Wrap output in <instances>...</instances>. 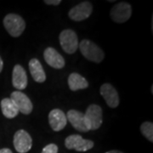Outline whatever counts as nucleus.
Instances as JSON below:
<instances>
[{
    "label": "nucleus",
    "mask_w": 153,
    "mask_h": 153,
    "mask_svg": "<svg viewBox=\"0 0 153 153\" xmlns=\"http://www.w3.org/2000/svg\"><path fill=\"white\" fill-rule=\"evenodd\" d=\"M28 79L27 72L21 65H16L12 71V84L16 89L23 90L27 87Z\"/></svg>",
    "instance_id": "13"
},
{
    "label": "nucleus",
    "mask_w": 153,
    "mask_h": 153,
    "mask_svg": "<svg viewBox=\"0 0 153 153\" xmlns=\"http://www.w3.org/2000/svg\"><path fill=\"white\" fill-rule=\"evenodd\" d=\"M78 48L80 49L82 55L87 60L93 61L94 63L102 62L105 58L103 50L99 47L97 44L88 39H83L79 44Z\"/></svg>",
    "instance_id": "1"
},
{
    "label": "nucleus",
    "mask_w": 153,
    "mask_h": 153,
    "mask_svg": "<svg viewBox=\"0 0 153 153\" xmlns=\"http://www.w3.org/2000/svg\"><path fill=\"white\" fill-rule=\"evenodd\" d=\"M3 67H4V61L2 60V58L0 57V73H1V71L3 70Z\"/></svg>",
    "instance_id": "22"
},
{
    "label": "nucleus",
    "mask_w": 153,
    "mask_h": 153,
    "mask_svg": "<svg viewBox=\"0 0 153 153\" xmlns=\"http://www.w3.org/2000/svg\"><path fill=\"white\" fill-rule=\"evenodd\" d=\"M0 153H13L12 151L9 148H3V149H0Z\"/></svg>",
    "instance_id": "21"
},
{
    "label": "nucleus",
    "mask_w": 153,
    "mask_h": 153,
    "mask_svg": "<svg viewBox=\"0 0 153 153\" xmlns=\"http://www.w3.org/2000/svg\"><path fill=\"white\" fill-rule=\"evenodd\" d=\"M44 3L48 5H59L61 1L60 0H45Z\"/></svg>",
    "instance_id": "20"
},
{
    "label": "nucleus",
    "mask_w": 153,
    "mask_h": 153,
    "mask_svg": "<svg viewBox=\"0 0 153 153\" xmlns=\"http://www.w3.org/2000/svg\"><path fill=\"white\" fill-rule=\"evenodd\" d=\"M66 116L67 120L70 122L71 126L77 131L82 132V133H86L88 131L84 119V114L82 112L76 110H70L68 111Z\"/></svg>",
    "instance_id": "14"
},
{
    "label": "nucleus",
    "mask_w": 153,
    "mask_h": 153,
    "mask_svg": "<svg viewBox=\"0 0 153 153\" xmlns=\"http://www.w3.org/2000/svg\"><path fill=\"white\" fill-rule=\"evenodd\" d=\"M131 15V5L126 2H120L115 4L110 11L111 18L116 23H124L129 20Z\"/></svg>",
    "instance_id": "6"
},
{
    "label": "nucleus",
    "mask_w": 153,
    "mask_h": 153,
    "mask_svg": "<svg viewBox=\"0 0 153 153\" xmlns=\"http://www.w3.org/2000/svg\"><path fill=\"white\" fill-rule=\"evenodd\" d=\"M67 82L71 91H77L88 87V82L87 79L76 72H72L69 75Z\"/></svg>",
    "instance_id": "16"
},
{
    "label": "nucleus",
    "mask_w": 153,
    "mask_h": 153,
    "mask_svg": "<svg viewBox=\"0 0 153 153\" xmlns=\"http://www.w3.org/2000/svg\"><path fill=\"white\" fill-rule=\"evenodd\" d=\"M84 114V119L88 131L97 130L103 123L102 109L98 105L92 104L88 106Z\"/></svg>",
    "instance_id": "3"
},
{
    "label": "nucleus",
    "mask_w": 153,
    "mask_h": 153,
    "mask_svg": "<svg viewBox=\"0 0 153 153\" xmlns=\"http://www.w3.org/2000/svg\"><path fill=\"white\" fill-rule=\"evenodd\" d=\"M13 144L17 152L27 153L32 149L33 139L26 130L20 129L14 135Z\"/></svg>",
    "instance_id": "8"
},
{
    "label": "nucleus",
    "mask_w": 153,
    "mask_h": 153,
    "mask_svg": "<svg viewBox=\"0 0 153 153\" xmlns=\"http://www.w3.org/2000/svg\"><path fill=\"white\" fill-rule=\"evenodd\" d=\"M60 46L62 49L69 55L76 53L78 49V38L76 33L71 29H65L61 31L59 36Z\"/></svg>",
    "instance_id": "4"
},
{
    "label": "nucleus",
    "mask_w": 153,
    "mask_h": 153,
    "mask_svg": "<svg viewBox=\"0 0 153 153\" xmlns=\"http://www.w3.org/2000/svg\"><path fill=\"white\" fill-rule=\"evenodd\" d=\"M44 58L45 62L55 69H62L66 65V61L63 56L52 47H48L45 49Z\"/></svg>",
    "instance_id": "11"
},
{
    "label": "nucleus",
    "mask_w": 153,
    "mask_h": 153,
    "mask_svg": "<svg viewBox=\"0 0 153 153\" xmlns=\"http://www.w3.org/2000/svg\"><path fill=\"white\" fill-rule=\"evenodd\" d=\"M105 153H123V152H120V151H117V150H112V151H109V152H106Z\"/></svg>",
    "instance_id": "23"
},
{
    "label": "nucleus",
    "mask_w": 153,
    "mask_h": 153,
    "mask_svg": "<svg viewBox=\"0 0 153 153\" xmlns=\"http://www.w3.org/2000/svg\"><path fill=\"white\" fill-rule=\"evenodd\" d=\"M94 143L90 140L83 139L79 134H71L65 140V146L68 150H75L79 152H84L91 150Z\"/></svg>",
    "instance_id": "5"
},
{
    "label": "nucleus",
    "mask_w": 153,
    "mask_h": 153,
    "mask_svg": "<svg viewBox=\"0 0 153 153\" xmlns=\"http://www.w3.org/2000/svg\"><path fill=\"white\" fill-rule=\"evenodd\" d=\"M49 123L54 131L59 132L66 126L67 118L62 110L53 109L50 111L49 114Z\"/></svg>",
    "instance_id": "12"
},
{
    "label": "nucleus",
    "mask_w": 153,
    "mask_h": 153,
    "mask_svg": "<svg viewBox=\"0 0 153 153\" xmlns=\"http://www.w3.org/2000/svg\"><path fill=\"white\" fill-rule=\"evenodd\" d=\"M1 110L3 115L9 118L12 119L15 118L19 114V111L17 109L16 105L10 100V98H4L1 100Z\"/></svg>",
    "instance_id": "17"
},
{
    "label": "nucleus",
    "mask_w": 153,
    "mask_h": 153,
    "mask_svg": "<svg viewBox=\"0 0 153 153\" xmlns=\"http://www.w3.org/2000/svg\"><path fill=\"white\" fill-rule=\"evenodd\" d=\"M140 132L150 142H153V123L152 122H144L140 125Z\"/></svg>",
    "instance_id": "18"
},
{
    "label": "nucleus",
    "mask_w": 153,
    "mask_h": 153,
    "mask_svg": "<svg viewBox=\"0 0 153 153\" xmlns=\"http://www.w3.org/2000/svg\"><path fill=\"white\" fill-rule=\"evenodd\" d=\"M29 70L34 81L42 83L46 80V74L39 60L33 58L29 61Z\"/></svg>",
    "instance_id": "15"
},
{
    "label": "nucleus",
    "mask_w": 153,
    "mask_h": 153,
    "mask_svg": "<svg viewBox=\"0 0 153 153\" xmlns=\"http://www.w3.org/2000/svg\"><path fill=\"white\" fill-rule=\"evenodd\" d=\"M93 12V5L88 1H83L72 7L68 12L69 18L74 22H82L88 19Z\"/></svg>",
    "instance_id": "7"
},
{
    "label": "nucleus",
    "mask_w": 153,
    "mask_h": 153,
    "mask_svg": "<svg viewBox=\"0 0 153 153\" xmlns=\"http://www.w3.org/2000/svg\"><path fill=\"white\" fill-rule=\"evenodd\" d=\"M4 26L10 36L18 38L25 31L26 22L21 16L11 13L4 18Z\"/></svg>",
    "instance_id": "2"
},
{
    "label": "nucleus",
    "mask_w": 153,
    "mask_h": 153,
    "mask_svg": "<svg viewBox=\"0 0 153 153\" xmlns=\"http://www.w3.org/2000/svg\"><path fill=\"white\" fill-rule=\"evenodd\" d=\"M10 100L16 105L19 112L22 114L29 115L33 111V103L26 94L21 91H14L10 94Z\"/></svg>",
    "instance_id": "9"
},
{
    "label": "nucleus",
    "mask_w": 153,
    "mask_h": 153,
    "mask_svg": "<svg viewBox=\"0 0 153 153\" xmlns=\"http://www.w3.org/2000/svg\"><path fill=\"white\" fill-rule=\"evenodd\" d=\"M41 153H58V146L55 144H49L44 146Z\"/></svg>",
    "instance_id": "19"
},
{
    "label": "nucleus",
    "mask_w": 153,
    "mask_h": 153,
    "mask_svg": "<svg viewBox=\"0 0 153 153\" xmlns=\"http://www.w3.org/2000/svg\"><path fill=\"white\" fill-rule=\"evenodd\" d=\"M100 93L103 96L105 103L111 108H117L119 105L120 100L117 91L111 83H104L100 86Z\"/></svg>",
    "instance_id": "10"
}]
</instances>
